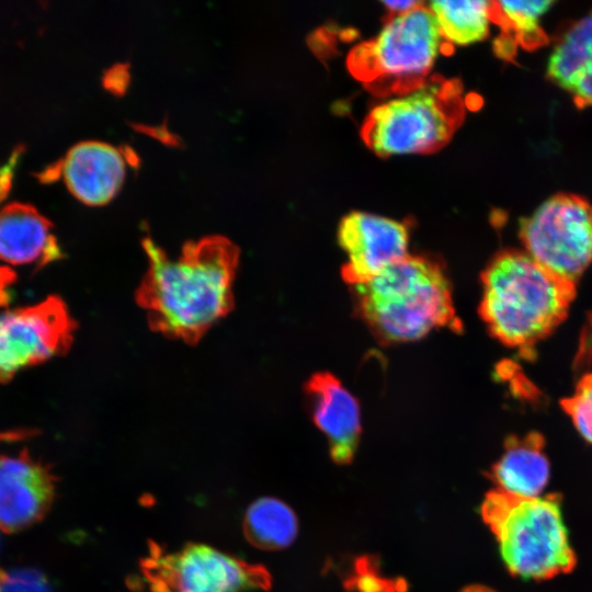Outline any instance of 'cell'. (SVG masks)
<instances>
[{"label":"cell","instance_id":"cell-1","mask_svg":"<svg viewBox=\"0 0 592 592\" xmlns=\"http://www.w3.org/2000/svg\"><path fill=\"white\" fill-rule=\"evenodd\" d=\"M143 248L148 267L136 303L149 328L190 345L198 343L234 308L239 248L223 236L189 241L175 259L148 236Z\"/></svg>","mask_w":592,"mask_h":592},{"label":"cell","instance_id":"cell-2","mask_svg":"<svg viewBox=\"0 0 592 592\" xmlns=\"http://www.w3.org/2000/svg\"><path fill=\"white\" fill-rule=\"evenodd\" d=\"M479 314L503 344L528 350L567 317L576 285L534 261L524 250H503L481 274Z\"/></svg>","mask_w":592,"mask_h":592},{"label":"cell","instance_id":"cell-3","mask_svg":"<svg viewBox=\"0 0 592 592\" xmlns=\"http://www.w3.org/2000/svg\"><path fill=\"white\" fill-rule=\"evenodd\" d=\"M352 289L357 315L380 343L415 341L437 328L459 330L449 280L434 259L408 254Z\"/></svg>","mask_w":592,"mask_h":592},{"label":"cell","instance_id":"cell-4","mask_svg":"<svg viewBox=\"0 0 592 592\" xmlns=\"http://www.w3.org/2000/svg\"><path fill=\"white\" fill-rule=\"evenodd\" d=\"M481 517L494 535L502 560L514 576L545 580L571 571V548L558 496L487 493Z\"/></svg>","mask_w":592,"mask_h":592},{"label":"cell","instance_id":"cell-5","mask_svg":"<svg viewBox=\"0 0 592 592\" xmlns=\"http://www.w3.org/2000/svg\"><path fill=\"white\" fill-rule=\"evenodd\" d=\"M464 115L460 83L432 77L375 106L364 121L362 137L379 157L428 153L451 139Z\"/></svg>","mask_w":592,"mask_h":592},{"label":"cell","instance_id":"cell-6","mask_svg":"<svg viewBox=\"0 0 592 592\" xmlns=\"http://www.w3.org/2000/svg\"><path fill=\"white\" fill-rule=\"evenodd\" d=\"M437 21L421 4L392 16L371 41L349 54L350 72L374 93L403 94L422 84L442 45Z\"/></svg>","mask_w":592,"mask_h":592},{"label":"cell","instance_id":"cell-7","mask_svg":"<svg viewBox=\"0 0 592 592\" xmlns=\"http://www.w3.org/2000/svg\"><path fill=\"white\" fill-rule=\"evenodd\" d=\"M524 251L555 276L577 283L592 263V203L558 193L520 223Z\"/></svg>","mask_w":592,"mask_h":592},{"label":"cell","instance_id":"cell-8","mask_svg":"<svg viewBox=\"0 0 592 592\" xmlns=\"http://www.w3.org/2000/svg\"><path fill=\"white\" fill-rule=\"evenodd\" d=\"M141 572L149 592H244L272 582L263 566L201 544L172 551L151 544Z\"/></svg>","mask_w":592,"mask_h":592},{"label":"cell","instance_id":"cell-9","mask_svg":"<svg viewBox=\"0 0 592 592\" xmlns=\"http://www.w3.org/2000/svg\"><path fill=\"white\" fill-rule=\"evenodd\" d=\"M75 331L58 298L0 311V379L50 360L69 348Z\"/></svg>","mask_w":592,"mask_h":592},{"label":"cell","instance_id":"cell-10","mask_svg":"<svg viewBox=\"0 0 592 592\" xmlns=\"http://www.w3.org/2000/svg\"><path fill=\"white\" fill-rule=\"evenodd\" d=\"M338 241L348 257L342 277L354 286L373 280L408 255L409 229L391 218L352 212L339 224Z\"/></svg>","mask_w":592,"mask_h":592},{"label":"cell","instance_id":"cell-11","mask_svg":"<svg viewBox=\"0 0 592 592\" xmlns=\"http://www.w3.org/2000/svg\"><path fill=\"white\" fill-rule=\"evenodd\" d=\"M130 158L126 149L99 140L73 145L44 178L61 177L80 202L100 206L109 203L122 187Z\"/></svg>","mask_w":592,"mask_h":592},{"label":"cell","instance_id":"cell-12","mask_svg":"<svg viewBox=\"0 0 592 592\" xmlns=\"http://www.w3.org/2000/svg\"><path fill=\"white\" fill-rule=\"evenodd\" d=\"M56 477L29 453L0 455V530L16 533L39 522L49 511Z\"/></svg>","mask_w":592,"mask_h":592},{"label":"cell","instance_id":"cell-13","mask_svg":"<svg viewBox=\"0 0 592 592\" xmlns=\"http://www.w3.org/2000/svg\"><path fill=\"white\" fill-rule=\"evenodd\" d=\"M304 390L312 421L328 439L332 460L339 465L350 464L362 432L356 398L329 372L315 373Z\"/></svg>","mask_w":592,"mask_h":592},{"label":"cell","instance_id":"cell-14","mask_svg":"<svg viewBox=\"0 0 592 592\" xmlns=\"http://www.w3.org/2000/svg\"><path fill=\"white\" fill-rule=\"evenodd\" d=\"M53 225L31 204L0 206V266H41L61 257Z\"/></svg>","mask_w":592,"mask_h":592},{"label":"cell","instance_id":"cell-15","mask_svg":"<svg viewBox=\"0 0 592 592\" xmlns=\"http://www.w3.org/2000/svg\"><path fill=\"white\" fill-rule=\"evenodd\" d=\"M544 447V439L537 432L509 437L489 477L503 492L519 497H539L550 475Z\"/></svg>","mask_w":592,"mask_h":592},{"label":"cell","instance_id":"cell-16","mask_svg":"<svg viewBox=\"0 0 592 592\" xmlns=\"http://www.w3.org/2000/svg\"><path fill=\"white\" fill-rule=\"evenodd\" d=\"M547 75L572 94L577 106H592V15L565 33L549 57Z\"/></svg>","mask_w":592,"mask_h":592},{"label":"cell","instance_id":"cell-17","mask_svg":"<svg viewBox=\"0 0 592 592\" xmlns=\"http://www.w3.org/2000/svg\"><path fill=\"white\" fill-rule=\"evenodd\" d=\"M298 531L294 511L275 498H261L246 512L243 533L253 546L264 550L282 549L291 545Z\"/></svg>","mask_w":592,"mask_h":592},{"label":"cell","instance_id":"cell-18","mask_svg":"<svg viewBox=\"0 0 592 592\" xmlns=\"http://www.w3.org/2000/svg\"><path fill=\"white\" fill-rule=\"evenodd\" d=\"M429 9L434 14L441 34L455 45L482 41L491 22V1H432Z\"/></svg>","mask_w":592,"mask_h":592},{"label":"cell","instance_id":"cell-19","mask_svg":"<svg viewBox=\"0 0 592 592\" xmlns=\"http://www.w3.org/2000/svg\"><path fill=\"white\" fill-rule=\"evenodd\" d=\"M551 1H491V22L499 25L505 36L525 49H535L548 38L539 26L540 16Z\"/></svg>","mask_w":592,"mask_h":592},{"label":"cell","instance_id":"cell-20","mask_svg":"<svg viewBox=\"0 0 592 592\" xmlns=\"http://www.w3.org/2000/svg\"><path fill=\"white\" fill-rule=\"evenodd\" d=\"M352 573L345 579L344 588L349 592H406L403 579L384 577L379 561L374 556H362L354 562Z\"/></svg>","mask_w":592,"mask_h":592},{"label":"cell","instance_id":"cell-21","mask_svg":"<svg viewBox=\"0 0 592 592\" xmlns=\"http://www.w3.org/2000/svg\"><path fill=\"white\" fill-rule=\"evenodd\" d=\"M562 407L580 435L592 445V373L579 380Z\"/></svg>","mask_w":592,"mask_h":592},{"label":"cell","instance_id":"cell-22","mask_svg":"<svg viewBox=\"0 0 592 592\" xmlns=\"http://www.w3.org/2000/svg\"><path fill=\"white\" fill-rule=\"evenodd\" d=\"M0 592H50L47 578L31 568L1 569Z\"/></svg>","mask_w":592,"mask_h":592},{"label":"cell","instance_id":"cell-23","mask_svg":"<svg viewBox=\"0 0 592 592\" xmlns=\"http://www.w3.org/2000/svg\"><path fill=\"white\" fill-rule=\"evenodd\" d=\"M21 149H15L8 161L0 167V203L11 189L13 173L18 164ZM5 270L0 266V303L4 301L7 295V283L10 280Z\"/></svg>","mask_w":592,"mask_h":592},{"label":"cell","instance_id":"cell-24","mask_svg":"<svg viewBox=\"0 0 592 592\" xmlns=\"http://www.w3.org/2000/svg\"><path fill=\"white\" fill-rule=\"evenodd\" d=\"M383 4L386 5V8L390 10L391 12H394L396 15V14L406 13L423 3L420 1H413V0H408V1L400 0V1H384Z\"/></svg>","mask_w":592,"mask_h":592},{"label":"cell","instance_id":"cell-25","mask_svg":"<svg viewBox=\"0 0 592 592\" xmlns=\"http://www.w3.org/2000/svg\"><path fill=\"white\" fill-rule=\"evenodd\" d=\"M460 592H496V591L481 584H471L460 590Z\"/></svg>","mask_w":592,"mask_h":592}]
</instances>
